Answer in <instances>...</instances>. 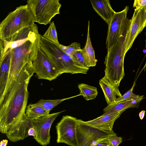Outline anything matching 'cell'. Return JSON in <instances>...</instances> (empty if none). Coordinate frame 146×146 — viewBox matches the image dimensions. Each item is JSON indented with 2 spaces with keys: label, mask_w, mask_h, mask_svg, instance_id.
Instances as JSON below:
<instances>
[{
  "label": "cell",
  "mask_w": 146,
  "mask_h": 146,
  "mask_svg": "<svg viewBox=\"0 0 146 146\" xmlns=\"http://www.w3.org/2000/svg\"><path fill=\"white\" fill-rule=\"evenodd\" d=\"M49 112L41 107L35 106L30 104L27 106L25 114L29 119L35 120L41 117L49 114Z\"/></svg>",
  "instance_id": "ffe728a7"
},
{
  "label": "cell",
  "mask_w": 146,
  "mask_h": 146,
  "mask_svg": "<svg viewBox=\"0 0 146 146\" xmlns=\"http://www.w3.org/2000/svg\"><path fill=\"white\" fill-rule=\"evenodd\" d=\"M43 36L49 41L59 45L57 33L54 21L50 24L47 30L42 35Z\"/></svg>",
  "instance_id": "603a6c76"
},
{
  "label": "cell",
  "mask_w": 146,
  "mask_h": 146,
  "mask_svg": "<svg viewBox=\"0 0 146 146\" xmlns=\"http://www.w3.org/2000/svg\"><path fill=\"white\" fill-rule=\"evenodd\" d=\"M35 22L46 25L52 19L60 14L62 6L59 0H28L27 1Z\"/></svg>",
  "instance_id": "8992f818"
},
{
  "label": "cell",
  "mask_w": 146,
  "mask_h": 146,
  "mask_svg": "<svg viewBox=\"0 0 146 146\" xmlns=\"http://www.w3.org/2000/svg\"><path fill=\"white\" fill-rule=\"evenodd\" d=\"M8 141L6 139L1 140L0 142V146H7Z\"/></svg>",
  "instance_id": "1f68e13d"
},
{
  "label": "cell",
  "mask_w": 146,
  "mask_h": 146,
  "mask_svg": "<svg viewBox=\"0 0 146 146\" xmlns=\"http://www.w3.org/2000/svg\"><path fill=\"white\" fill-rule=\"evenodd\" d=\"M40 46L60 75L64 73L87 74L89 68L77 64L72 56L64 52L58 45L49 41L41 35Z\"/></svg>",
  "instance_id": "3957f363"
},
{
  "label": "cell",
  "mask_w": 146,
  "mask_h": 146,
  "mask_svg": "<svg viewBox=\"0 0 146 146\" xmlns=\"http://www.w3.org/2000/svg\"><path fill=\"white\" fill-rule=\"evenodd\" d=\"M123 112L121 111L112 114L102 115L93 120L84 121L92 127L104 131L113 133V127L114 123Z\"/></svg>",
  "instance_id": "9a60e30c"
},
{
  "label": "cell",
  "mask_w": 146,
  "mask_h": 146,
  "mask_svg": "<svg viewBox=\"0 0 146 146\" xmlns=\"http://www.w3.org/2000/svg\"><path fill=\"white\" fill-rule=\"evenodd\" d=\"M146 27V7L134 9L124 42L125 54L131 48L135 39Z\"/></svg>",
  "instance_id": "7c38bea8"
},
{
  "label": "cell",
  "mask_w": 146,
  "mask_h": 146,
  "mask_svg": "<svg viewBox=\"0 0 146 146\" xmlns=\"http://www.w3.org/2000/svg\"><path fill=\"white\" fill-rule=\"evenodd\" d=\"M122 139L121 137L115 135L109 137L107 140L109 143V146H118L122 142Z\"/></svg>",
  "instance_id": "4316f807"
},
{
  "label": "cell",
  "mask_w": 146,
  "mask_h": 146,
  "mask_svg": "<svg viewBox=\"0 0 146 146\" xmlns=\"http://www.w3.org/2000/svg\"><path fill=\"white\" fill-rule=\"evenodd\" d=\"M145 35L146 38V31L145 33ZM145 42H146V41H145ZM146 68V63H145V66H144L143 67V68H144V70H145V69Z\"/></svg>",
  "instance_id": "836d02e7"
},
{
  "label": "cell",
  "mask_w": 146,
  "mask_h": 146,
  "mask_svg": "<svg viewBox=\"0 0 146 146\" xmlns=\"http://www.w3.org/2000/svg\"><path fill=\"white\" fill-rule=\"evenodd\" d=\"M63 110L42 116L38 119L33 120V126L36 131V135L34 137L40 145L46 146L50 143V131L51 125L57 117Z\"/></svg>",
  "instance_id": "8fae6325"
},
{
  "label": "cell",
  "mask_w": 146,
  "mask_h": 146,
  "mask_svg": "<svg viewBox=\"0 0 146 146\" xmlns=\"http://www.w3.org/2000/svg\"><path fill=\"white\" fill-rule=\"evenodd\" d=\"M36 131L34 128L33 127L29 129L28 131L29 136H33L34 137L36 135Z\"/></svg>",
  "instance_id": "4dcf8cb0"
},
{
  "label": "cell",
  "mask_w": 146,
  "mask_h": 146,
  "mask_svg": "<svg viewBox=\"0 0 146 146\" xmlns=\"http://www.w3.org/2000/svg\"><path fill=\"white\" fill-rule=\"evenodd\" d=\"M77 133L79 146H90L93 141L100 138L117 135L113 133L104 131L92 127L84 121L77 119Z\"/></svg>",
  "instance_id": "30bf717a"
},
{
  "label": "cell",
  "mask_w": 146,
  "mask_h": 146,
  "mask_svg": "<svg viewBox=\"0 0 146 146\" xmlns=\"http://www.w3.org/2000/svg\"><path fill=\"white\" fill-rule=\"evenodd\" d=\"M144 95L139 96L138 98L131 100L133 108H138L139 103L144 98Z\"/></svg>",
  "instance_id": "f1b7e54d"
},
{
  "label": "cell",
  "mask_w": 146,
  "mask_h": 146,
  "mask_svg": "<svg viewBox=\"0 0 146 146\" xmlns=\"http://www.w3.org/2000/svg\"><path fill=\"white\" fill-rule=\"evenodd\" d=\"M11 65V49L0 58V102L5 94Z\"/></svg>",
  "instance_id": "5bb4252c"
},
{
  "label": "cell",
  "mask_w": 146,
  "mask_h": 146,
  "mask_svg": "<svg viewBox=\"0 0 146 146\" xmlns=\"http://www.w3.org/2000/svg\"><path fill=\"white\" fill-rule=\"evenodd\" d=\"M80 95L79 94L72 97L60 99L44 100L41 99L37 103L33 104L35 106L41 107L50 112L54 108L62 102Z\"/></svg>",
  "instance_id": "44dd1931"
},
{
  "label": "cell",
  "mask_w": 146,
  "mask_h": 146,
  "mask_svg": "<svg viewBox=\"0 0 146 146\" xmlns=\"http://www.w3.org/2000/svg\"><path fill=\"white\" fill-rule=\"evenodd\" d=\"M39 34L38 27L35 24L23 29L7 39H0V57L9 49L17 48L28 40H35Z\"/></svg>",
  "instance_id": "9c48e42d"
},
{
  "label": "cell",
  "mask_w": 146,
  "mask_h": 146,
  "mask_svg": "<svg viewBox=\"0 0 146 146\" xmlns=\"http://www.w3.org/2000/svg\"><path fill=\"white\" fill-rule=\"evenodd\" d=\"M58 45L64 52L70 55L77 50H82L80 44L76 42L72 43L68 46L60 44Z\"/></svg>",
  "instance_id": "cb8c5ba5"
},
{
  "label": "cell",
  "mask_w": 146,
  "mask_h": 146,
  "mask_svg": "<svg viewBox=\"0 0 146 146\" xmlns=\"http://www.w3.org/2000/svg\"><path fill=\"white\" fill-rule=\"evenodd\" d=\"M90 21L88 23V33L86 42L81 51L87 67L96 66L97 60L96 59L95 52L92 47L90 34Z\"/></svg>",
  "instance_id": "ac0fdd59"
},
{
  "label": "cell",
  "mask_w": 146,
  "mask_h": 146,
  "mask_svg": "<svg viewBox=\"0 0 146 146\" xmlns=\"http://www.w3.org/2000/svg\"><path fill=\"white\" fill-rule=\"evenodd\" d=\"M131 108H133L131 100L120 101L112 105H108L104 109L103 115L124 112L126 109Z\"/></svg>",
  "instance_id": "d6986e66"
},
{
  "label": "cell",
  "mask_w": 146,
  "mask_h": 146,
  "mask_svg": "<svg viewBox=\"0 0 146 146\" xmlns=\"http://www.w3.org/2000/svg\"><path fill=\"white\" fill-rule=\"evenodd\" d=\"M109 143L107 139L103 140L99 142L96 146H109Z\"/></svg>",
  "instance_id": "f546056e"
},
{
  "label": "cell",
  "mask_w": 146,
  "mask_h": 146,
  "mask_svg": "<svg viewBox=\"0 0 146 146\" xmlns=\"http://www.w3.org/2000/svg\"><path fill=\"white\" fill-rule=\"evenodd\" d=\"M34 73L32 62L26 64L10 86L0 102V131L12 142L28 137L31 120L26 116L28 86Z\"/></svg>",
  "instance_id": "6da1fadb"
},
{
  "label": "cell",
  "mask_w": 146,
  "mask_h": 146,
  "mask_svg": "<svg viewBox=\"0 0 146 146\" xmlns=\"http://www.w3.org/2000/svg\"><path fill=\"white\" fill-rule=\"evenodd\" d=\"M99 83L108 105L114 103L117 97L122 96L118 87L111 84L105 76L99 80Z\"/></svg>",
  "instance_id": "e0dca14e"
},
{
  "label": "cell",
  "mask_w": 146,
  "mask_h": 146,
  "mask_svg": "<svg viewBox=\"0 0 146 146\" xmlns=\"http://www.w3.org/2000/svg\"><path fill=\"white\" fill-rule=\"evenodd\" d=\"M129 9L126 6L122 11L115 12L108 25L106 45L107 50L113 46L118 40L124 26Z\"/></svg>",
  "instance_id": "4fadbf2b"
},
{
  "label": "cell",
  "mask_w": 146,
  "mask_h": 146,
  "mask_svg": "<svg viewBox=\"0 0 146 146\" xmlns=\"http://www.w3.org/2000/svg\"><path fill=\"white\" fill-rule=\"evenodd\" d=\"M35 22L27 5H20L9 13L0 23V39H7L23 29L33 25Z\"/></svg>",
  "instance_id": "277c9868"
},
{
  "label": "cell",
  "mask_w": 146,
  "mask_h": 146,
  "mask_svg": "<svg viewBox=\"0 0 146 146\" xmlns=\"http://www.w3.org/2000/svg\"><path fill=\"white\" fill-rule=\"evenodd\" d=\"M80 94L86 100L94 99L98 95L97 88L94 86L86 84L81 83L78 84Z\"/></svg>",
  "instance_id": "7402d4cb"
},
{
  "label": "cell",
  "mask_w": 146,
  "mask_h": 146,
  "mask_svg": "<svg viewBox=\"0 0 146 146\" xmlns=\"http://www.w3.org/2000/svg\"><path fill=\"white\" fill-rule=\"evenodd\" d=\"M31 62L34 72L38 79L51 81L60 75L41 49L40 45Z\"/></svg>",
  "instance_id": "ba28073f"
},
{
  "label": "cell",
  "mask_w": 146,
  "mask_h": 146,
  "mask_svg": "<svg viewBox=\"0 0 146 146\" xmlns=\"http://www.w3.org/2000/svg\"><path fill=\"white\" fill-rule=\"evenodd\" d=\"M145 111V110H142L139 113V116L140 119L142 120L144 118Z\"/></svg>",
  "instance_id": "d6a6232c"
},
{
  "label": "cell",
  "mask_w": 146,
  "mask_h": 146,
  "mask_svg": "<svg viewBox=\"0 0 146 146\" xmlns=\"http://www.w3.org/2000/svg\"><path fill=\"white\" fill-rule=\"evenodd\" d=\"M135 85V82L131 88L129 90L123 95L117 98L115 100L114 103L121 101L131 100L139 97V95H135L133 92V90Z\"/></svg>",
  "instance_id": "d4e9b609"
},
{
  "label": "cell",
  "mask_w": 146,
  "mask_h": 146,
  "mask_svg": "<svg viewBox=\"0 0 146 146\" xmlns=\"http://www.w3.org/2000/svg\"><path fill=\"white\" fill-rule=\"evenodd\" d=\"M133 7L135 9H142L146 7V0H135Z\"/></svg>",
  "instance_id": "83f0119b"
},
{
  "label": "cell",
  "mask_w": 146,
  "mask_h": 146,
  "mask_svg": "<svg viewBox=\"0 0 146 146\" xmlns=\"http://www.w3.org/2000/svg\"><path fill=\"white\" fill-rule=\"evenodd\" d=\"M77 119L64 116L56 126L57 143H64L70 146H79L77 133Z\"/></svg>",
  "instance_id": "52a82bcc"
},
{
  "label": "cell",
  "mask_w": 146,
  "mask_h": 146,
  "mask_svg": "<svg viewBox=\"0 0 146 146\" xmlns=\"http://www.w3.org/2000/svg\"><path fill=\"white\" fill-rule=\"evenodd\" d=\"M131 23L127 18L120 35L113 46L107 50L105 60V76L112 84L118 87L125 76L124 60L125 55L124 42Z\"/></svg>",
  "instance_id": "7a4b0ae2"
},
{
  "label": "cell",
  "mask_w": 146,
  "mask_h": 146,
  "mask_svg": "<svg viewBox=\"0 0 146 146\" xmlns=\"http://www.w3.org/2000/svg\"><path fill=\"white\" fill-rule=\"evenodd\" d=\"M94 10L108 25L115 11L112 8L109 0H90Z\"/></svg>",
  "instance_id": "2e32d148"
},
{
  "label": "cell",
  "mask_w": 146,
  "mask_h": 146,
  "mask_svg": "<svg viewBox=\"0 0 146 146\" xmlns=\"http://www.w3.org/2000/svg\"><path fill=\"white\" fill-rule=\"evenodd\" d=\"M40 35L35 40H28L11 49V65L5 94L24 66L32 61L40 46Z\"/></svg>",
  "instance_id": "5b68a950"
},
{
  "label": "cell",
  "mask_w": 146,
  "mask_h": 146,
  "mask_svg": "<svg viewBox=\"0 0 146 146\" xmlns=\"http://www.w3.org/2000/svg\"><path fill=\"white\" fill-rule=\"evenodd\" d=\"M81 50H77L70 55L72 56L75 62L77 64L82 67H87Z\"/></svg>",
  "instance_id": "484cf974"
}]
</instances>
